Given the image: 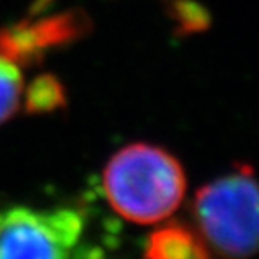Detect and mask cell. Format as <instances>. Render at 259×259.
<instances>
[{
    "instance_id": "6da1fadb",
    "label": "cell",
    "mask_w": 259,
    "mask_h": 259,
    "mask_svg": "<svg viewBox=\"0 0 259 259\" xmlns=\"http://www.w3.org/2000/svg\"><path fill=\"white\" fill-rule=\"evenodd\" d=\"M186 189V173L178 158L148 142L121 148L103 171L110 207L134 223L166 220L184 202Z\"/></svg>"
},
{
    "instance_id": "7a4b0ae2",
    "label": "cell",
    "mask_w": 259,
    "mask_h": 259,
    "mask_svg": "<svg viewBox=\"0 0 259 259\" xmlns=\"http://www.w3.org/2000/svg\"><path fill=\"white\" fill-rule=\"evenodd\" d=\"M200 234L225 257L259 252V182L247 164L200 187L193 202Z\"/></svg>"
},
{
    "instance_id": "3957f363",
    "label": "cell",
    "mask_w": 259,
    "mask_h": 259,
    "mask_svg": "<svg viewBox=\"0 0 259 259\" xmlns=\"http://www.w3.org/2000/svg\"><path fill=\"white\" fill-rule=\"evenodd\" d=\"M85 231L74 209L0 210V259H72V248Z\"/></svg>"
},
{
    "instance_id": "277c9868",
    "label": "cell",
    "mask_w": 259,
    "mask_h": 259,
    "mask_svg": "<svg viewBox=\"0 0 259 259\" xmlns=\"http://www.w3.org/2000/svg\"><path fill=\"white\" fill-rule=\"evenodd\" d=\"M90 29V18L79 9L54 15H31L0 29V53L20 67H31L40 63L54 49L87 36Z\"/></svg>"
},
{
    "instance_id": "5b68a950",
    "label": "cell",
    "mask_w": 259,
    "mask_h": 259,
    "mask_svg": "<svg viewBox=\"0 0 259 259\" xmlns=\"http://www.w3.org/2000/svg\"><path fill=\"white\" fill-rule=\"evenodd\" d=\"M144 259H212V255L200 231L187 223L171 222L148 236Z\"/></svg>"
},
{
    "instance_id": "8992f818",
    "label": "cell",
    "mask_w": 259,
    "mask_h": 259,
    "mask_svg": "<svg viewBox=\"0 0 259 259\" xmlns=\"http://www.w3.org/2000/svg\"><path fill=\"white\" fill-rule=\"evenodd\" d=\"M162 8L177 36L200 34L212 25V13L200 0H162Z\"/></svg>"
},
{
    "instance_id": "52a82bcc",
    "label": "cell",
    "mask_w": 259,
    "mask_h": 259,
    "mask_svg": "<svg viewBox=\"0 0 259 259\" xmlns=\"http://www.w3.org/2000/svg\"><path fill=\"white\" fill-rule=\"evenodd\" d=\"M65 101L67 96L63 85L53 74L34 77L25 90V110L32 115L56 112L58 108H63Z\"/></svg>"
},
{
    "instance_id": "ba28073f",
    "label": "cell",
    "mask_w": 259,
    "mask_h": 259,
    "mask_svg": "<svg viewBox=\"0 0 259 259\" xmlns=\"http://www.w3.org/2000/svg\"><path fill=\"white\" fill-rule=\"evenodd\" d=\"M24 94L22 67L0 53V124L16 113Z\"/></svg>"
}]
</instances>
